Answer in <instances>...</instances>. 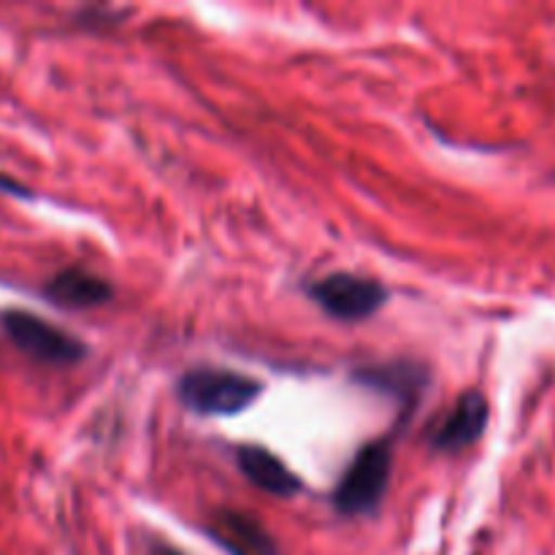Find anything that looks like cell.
<instances>
[{
  "instance_id": "obj_1",
  "label": "cell",
  "mask_w": 555,
  "mask_h": 555,
  "mask_svg": "<svg viewBox=\"0 0 555 555\" xmlns=\"http://www.w3.org/2000/svg\"><path fill=\"white\" fill-rule=\"evenodd\" d=\"M263 393L255 377L231 369H190L177 383V396L190 412L204 417H231L253 406Z\"/></svg>"
},
{
  "instance_id": "obj_2",
  "label": "cell",
  "mask_w": 555,
  "mask_h": 555,
  "mask_svg": "<svg viewBox=\"0 0 555 555\" xmlns=\"http://www.w3.org/2000/svg\"><path fill=\"white\" fill-rule=\"evenodd\" d=\"M393 469V442L388 437L363 444L334 491V507L347 518H361L383 504Z\"/></svg>"
},
{
  "instance_id": "obj_3",
  "label": "cell",
  "mask_w": 555,
  "mask_h": 555,
  "mask_svg": "<svg viewBox=\"0 0 555 555\" xmlns=\"http://www.w3.org/2000/svg\"><path fill=\"white\" fill-rule=\"evenodd\" d=\"M0 328L22 356L43 366H74L87 356L85 341L33 312L22 309L0 312Z\"/></svg>"
},
{
  "instance_id": "obj_4",
  "label": "cell",
  "mask_w": 555,
  "mask_h": 555,
  "mask_svg": "<svg viewBox=\"0 0 555 555\" xmlns=\"http://www.w3.org/2000/svg\"><path fill=\"white\" fill-rule=\"evenodd\" d=\"M312 301L341 323H361L388 301V291L377 280L358 274H328L309 285Z\"/></svg>"
},
{
  "instance_id": "obj_5",
  "label": "cell",
  "mask_w": 555,
  "mask_h": 555,
  "mask_svg": "<svg viewBox=\"0 0 555 555\" xmlns=\"http://www.w3.org/2000/svg\"><path fill=\"white\" fill-rule=\"evenodd\" d=\"M488 426V399L480 390H466L455 404L444 412L442 421L431 431V448L437 453H461L480 442Z\"/></svg>"
},
{
  "instance_id": "obj_6",
  "label": "cell",
  "mask_w": 555,
  "mask_h": 555,
  "mask_svg": "<svg viewBox=\"0 0 555 555\" xmlns=\"http://www.w3.org/2000/svg\"><path fill=\"white\" fill-rule=\"evenodd\" d=\"M43 296L63 309H95L103 307L114 298L112 282L92 274L90 269L70 266V269L57 271L43 287Z\"/></svg>"
},
{
  "instance_id": "obj_7",
  "label": "cell",
  "mask_w": 555,
  "mask_h": 555,
  "mask_svg": "<svg viewBox=\"0 0 555 555\" xmlns=\"http://www.w3.org/2000/svg\"><path fill=\"white\" fill-rule=\"evenodd\" d=\"M209 534L231 555H276V542L260 520L236 509H217Z\"/></svg>"
},
{
  "instance_id": "obj_8",
  "label": "cell",
  "mask_w": 555,
  "mask_h": 555,
  "mask_svg": "<svg viewBox=\"0 0 555 555\" xmlns=\"http://www.w3.org/2000/svg\"><path fill=\"white\" fill-rule=\"evenodd\" d=\"M236 461L244 477L263 493H271L276 499H291L301 491V480L271 450L258 448V444H244L236 450Z\"/></svg>"
},
{
  "instance_id": "obj_9",
  "label": "cell",
  "mask_w": 555,
  "mask_h": 555,
  "mask_svg": "<svg viewBox=\"0 0 555 555\" xmlns=\"http://www.w3.org/2000/svg\"><path fill=\"white\" fill-rule=\"evenodd\" d=\"M363 385L383 390V393L396 396V399L415 404L421 399L423 388H426L428 377L423 369L412 366V363H390V366H374L369 372L358 374Z\"/></svg>"
},
{
  "instance_id": "obj_10",
  "label": "cell",
  "mask_w": 555,
  "mask_h": 555,
  "mask_svg": "<svg viewBox=\"0 0 555 555\" xmlns=\"http://www.w3.org/2000/svg\"><path fill=\"white\" fill-rule=\"evenodd\" d=\"M0 190H3V193H11V195H22V198H27V188L25 184H20L16 182V179H11V177H5V173H0Z\"/></svg>"
},
{
  "instance_id": "obj_11",
  "label": "cell",
  "mask_w": 555,
  "mask_h": 555,
  "mask_svg": "<svg viewBox=\"0 0 555 555\" xmlns=\"http://www.w3.org/2000/svg\"><path fill=\"white\" fill-rule=\"evenodd\" d=\"M152 555H184V553L171 545H163V542H155V545H152Z\"/></svg>"
}]
</instances>
